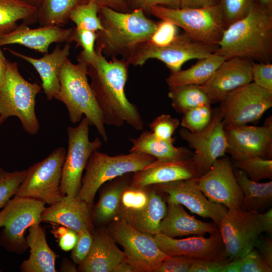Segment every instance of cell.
<instances>
[{
    "label": "cell",
    "mask_w": 272,
    "mask_h": 272,
    "mask_svg": "<svg viewBox=\"0 0 272 272\" xmlns=\"http://www.w3.org/2000/svg\"><path fill=\"white\" fill-rule=\"evenodd\" d=\"M88 65V77L105 124L119 127L126 123L137 130L143 129L144 122L137 105L125 93L129 63L122 58L107 60L100 50Z\"/></svg>",
    "instance_id": "1"
},
{
    "label": "cell",
    "mask_w": 272,
    "mask_h": 272,
    "mask_svg": "<svg viewBox=\"0 0 272 272\" xmlns=\"http://www.w3.org/2000/svg\"><path fill=\"white\" fill-rule=\"evenodd\" d=\"M215 52L225 59L238 57L253 61L272 59V11L256 0L247 15L225 29Z\"/></svg>",
    "instance_id": "2"
},
{
    "label": "cell",
    "mask_w": 272,
    "mask_h": 272,
    "mask_svg": "<svg viewBox=\"0 0 272 272\" xmlns=\"http://www.w3.org/2000/svg\"><path fill=\"white\" fill-rule=\"evenodd\" d=\"M98 16L103 30L96 32L95 49L100 50L106 57L120 56L124 59L139 45L149 40L158 22L140 9L122 13L100 7Z\"/></svg>",
    "instance_id": "3"
},
{
    "label": "cell",
    "mask_w": 272,
    "mask_h": 272,
    "mask_svg": "<svg viewBox=\"0 0 272 272\" xmlns=\"http://www.w3.org/2000/svg\"><path fill=\"white\" fill-rule=\"evenodd\" d=\"M59 89L54 99L66 106L70 120L77 123L84 115L90 125L94 126L104 142L108 135L103 115L88 79V65L73 63L68 58L59 73Z\"/></svg>",
    "instance_id": "4"
},
{
    "label": "cell",
    "mask_w": 272,
    "mask_h": 272,
    "mask_svg": "<svg viewBox=\"0 0 272 272\" xmlns=\"http://www.w3.org/2000/svg\"><path fill=\"white\" fill-rule=\"evenodd\" d=\"M156 159L150 155L137 152L109 156L95 150L86 164L77 196L91 206L97 191L106 182L141 170Z\"/></svg>",
    "instance_id": "5"
},
{
    "label": "cell",
    "mask_w": 272,
    "mask_h": 272,
    "mask_svg": "<svg viewBox=\"0 0 272 272\" xmlns=\"http://www.w3.org/2000/svg\"><path fill=\"white\" fill-rule=\"evenodd\" d=\"M42 88L21 75L16 62L7 61L5 80L0 86V116L7 120L17 117L23 128L34 135L40 129L35 112L36 97Z\"/></svg>",
    "instance_id": "6"
},
{
    "label": "cell",
    "mask_w": 272,
    "mask_h": 272,
    "mask_svg": "<svg viewBox=\"0 0 272 272\" xmlns=\"http://www.w3.org/2000/svg\"><path fill=\"white\" fill-rule=\"evenodd\" d=\"M151 15L181 27L192 39L202 43L218 45L227 27L218 4L203 8L153 7Z\"/></svg>",
    "instance_id": "7"
},
{
    "label": "cell",
    "mask_w": 272,
    "mask_h": 272,
    "mask_svg": "<svg viewBox=\"0 0 272 272\" xmlns=\"http://www.w3.org/2000/svg\"><path fill=\"white\" fill-rule=\"evenodd\" d=\"M45 204L34 199L14 196L0 211V246L6 250L21 254L28 247L26 230L41 223Z\"/></svg>",
    "instance_id": "8"
},
{
    "label": "cell",
    "mask_w": 272,
    "mask_h": 272,
    "mask_svg": "<svg viewBox=\"0 0 272 272\" xmlns=\"http://www.w3.org/2000/svg\"><path fill=\"white\" fill-rule=\"evenodd\" d=\"M66 151L63 147L53 150L43 160L27 170L26 176L14 196L34 199L49 206L64 195L60 184Z\"/></svg>",
    "instance_id": "9"
},
{
    "label": "cell",
    "mask_w": 272,
    "mask_h": 272,
    "mask_svg": "<svg viewBox=\"0 0 272 272\" xmlns=\"http://www.w3.org/2000/svg\"><path fill=\"white\" fill-rule=\"evenodd\" d=\"M218 48V45L196 41L183 33L178 34L173 41L164 46H155L145 42L134 49L125 60L129 65L142 66L148 60L157 59L163 62L170 73H174L181 70L187 61L207 57Z\"/></svg>",
    "instance_id": "10"
},
{
    "label": "cell",
    "mask_w": 272,
    "mask_h": 272,
    "mask_svg": "<svg viewBox=\"0 0 272 272\" xmlns=\"http://www.w3.org/2000/svg\"><path fill=\"white\" fill-rule=\"evenodd\" d=\"M107 230L123 247L126 261L138 272H155L170 256L160 249L153 235L136 229L123 220L114 219Z\"/></svg>",
    "instance_id": "11"
},
{
    "label": "cell",
    "mask_w": 272,
    "mask_h": 272,
    "mask_svg": "<svg viewBox=\"0 0 272 272\" xmlns=\"http://www.w3.org/2000/svg\"><path fill=\"white\" fill-rule=\"evenodd\" d=\"M89 126L84 117L77 126H69L67 128L68 148L62 168L60 184L64 195H78L87 161L92 153L102 145L98 137L92 141L90 140Z\"/></svg>",
    "instance_id": "12"
},
{
    "label": "cell",
    "mask_w": 272,
    "mask_h": 272,
    "mask_svg": "<svg viewBox=\"0 0 272 272\" xmlns=\"http://www.w3.org/2000/svg\"><path fill=\"white\" fill-rule=\"evenodd\" d=\"M257 212L242 207L228 210L219 230L229 261L243 257L255 248L263 232Z\"/></svg>",
    "instance_id": "13"
},
{
    "label": "cell",
    "mask_w": 272,
    "mask_h": 272,
    "mask_svg": "<svg viewBox=\"0 0 272 272\" xmlns=\"http://www.w3.org/2000/svg\"><path fill=\"white\" fill-rule=\"evenodd\" d=\"M218 110L225 126L247 124L258 121L272 107V92L253 82L229 94Z\"/></svg>",
    "instance_id": "14"
},
{
    "label": "cell",
    "mask_w": 272,
    "mask_h": 272,
    "mask_svg": "<svg viewBox=\"0 0 272 272\" xmlns=\"http://www.w3.org/2000/svg\"><path fill=\"white\" fill-rule=\"evenodd\" d=\"M193 180L195 186L210 201L228 209L241 207L243 194L232 165L226 157L217 160L206 173Z\"/></svg>",
    "instance_id": "15"
},
{
    "label": "cell",
    "mask_w": 272,
    "mask_h": 272,
    "mask_svg": "<svg viewBox=\"0 0 272 272\" xmlns=\"http://www.w3.org/2000/svg\"><path fill=\"white\" fill-rule=\"evenodd\" d=\"M179 134L194 150L192 158L199 175L206 173L217 160L225 157L228 142L218 109L214 111L211 123L203 130L191 132L182 127Z\"/></svg>",
    "instance_id": "16"
},
{
    "label": "cell",
    "mask_w": 272,
    "mask_h": 272,
    "mask_svg": "<svg viewBox=\"0 0 272 272\" xmlns=\"http://www.w3.org/2000/svg\"><path fill=\"white\" fill-rule=\"evenodd\" d=\"M228 142L227 153L235 161L260 157L272 158V117L263 125L248 124L225 126Z\"/></svg>",
    "instance_id": "17"
},
{
    "label": "cell",
    "mask_w": 272,
    "mask_h": 272,
    "mask_svg": "<svg viewBox=\"0 0 272 272\" xmlns=\"http://www.w3.org/2000/svg\"><path fill=\"white\" fill-rule=\"evenodd\" d=\"M210 236L196 235L176 239L161 233L153 235L158 247L169 256L183 255L194 259L228 262L219 230Z\"/></svg>",
    "instance_id": "18"
},
{
    "label": "cell",
    "mask_w": 272,
    "mask_h": 272,
    "mask_svg": "<svg viewBox=\"0 0 272 272\" xmlns=\"http://www.w3.org/2000/svg\"><path fill=\"white\" fill-rule=\"evenodd\" d=\"M193 179L152 186L159 192L167 195L166 200L180 204L202 218L211 219L219 229L228 209L223 205L210 201L195 186Z\"/></svg>",
    "instance_id": "19"
},
{
    "label": "cell",
    "mask_w": 272,
    "mask_h": 272,
    "mask_svg": "<svg viewBox=\"0 0 272 272\" xmlns=\"http://www.w3.org/2000/svg\"><path fill=\"white\" fill-rule=\"evenodd\" d=\"M252 60L241 57L225 60L211 77L200 86L211 103L221 102L233 91L252 82Z\"/></svg>",
    "instance_id": "20"
},
{
    "label": "cell",
    "mask_w": 272,
    "mask_h": 272,
    "mask_svg": "<svg viewBox=\"0 0 272 272\" xmlns=\"http://www.w3.org/2000/svg\"><path fill=\"white\" fill-rule=\"evenodd\" d=\"M199 176L192 157L165 161L156 159L145 168L134 172L129 185L144 187Z\"/></svg>",
    "instance_id": "21"
},
{
    "label": "cell",
    "mask_w": 272,
    "mask_h": 272,
    "mask_svg": "<svg viewBox=\"0 0 272 272\" xmlns=\"http://www.w3.org/2000/svg\"><path fill=\"white\" fill-rule=\"evenodd\" d=\"M73 29L56 25L32 29L23 23L11 32L0 36V46L16 44L47 53L50 45L53 43H70Z\"/></svg>",
    "instance_id": "22"
},
{
    "label": "cell",
    "mask_w": 272,
    "mask_h": 272,
    "mask_svg": "<svg viewBox=\"0 0 272 272\" xmlns=\"http://www.w3.org/2000/svg\"><path fill=\"white\" fill-rule=\"evenodd\" d=\"M91 207L77 196L66 195L58 202L44 208L41 222L65 226L77 233L84 229L93 232Z\"/></svg>",
    "instance_id": "23"
},
{
    "label": "cell",
    "mask_w": 272,
    "mask_h": 272,
    "mask_svg": "<svg viewBox=\"0 0 272 272\" xmlns=\"http://www.w3.org/2000/svg\"><path fill=\"white\" fill-rule=\"evenodd\" d=\"M90 251L77 271L83 272H112L115 267L126 260L124 252L107 230L100 229L93 233Z\"/></svg>",
    "instance_id": "24"
},
{
    "label": "cell",
    "mask_w": 272,
    "mask_h": 272,
    "mask_svg": "<svg viewBox=\"0 0 272 272\" xmlns=\"http://www.w3.org/2000/svg\"><path fill=\"white\" fill-rule=\"evenodd\" d=\"M12 54L31 64L38 73L41 82V88L48 100H51L57 94L60 84V69L68 58L71 45L66 43L62 48L57 46L50 53H45L41 58H34L10 48H5Z\"/></svg>",
    "instance_id": "25"
},
{
    "label": "cell",
    "mask_w": 272,
    "mask_h": 272,
    "mask_svg": "<svg viewBox=\"0 0 272 272\" xmlns=\"http://www.w3.org/2000/svg\"><path fill=\"white\" fill-rule=\"evenodd\" d=\"M166 201L167 212L161 223L159 233L176 238L210 234L219 229L213 222H205L189 215L182 205L169 200Z\"/></svg>",
    "instance_id": "26"
},
{
    "label": "cell",
    "mask_w": 272,
    "mask_h": 272,
    "mask_svg": "<svg viewBox=\"0 0 272 272\" xmlns=\"http://www.w3.org/2000/svg\"><path fill=\"white\" fill-rule=\"evenodd\" d=\"M26 237L30 255L22 262L23 272H56L55 262L58 256L49 246L45 229L40 224L28 229Z\"/></svg>",
    "instance_id": "27"
},
{
    "label": "cell",
    "mask_w": 272,
    "mask_h": 272,
    "mask_svg": "<svg viewBox=\"0 0 272 272\" xmlns=\"http://www.w3.org/2000/svg\"><path fill=\"white\" fill-rule=\"evenodd\" d=\"M129 140L132 143L129 152H137L148 154L158 161L191 158L193 154L185 147L174 146V142L157 138L151 131H144L139 137Z\"/></svg>",
    "instance_id": "28"
},
{
    "label": "cell",
    "mask_w": 272,
    "mask_h": 272,
    "mask_svg": "<svg viewBox=\"0 0 272 272\" xmlns=\"http://www.w3.org/2000/svg\"><path fill=\"white\" fill-rule=\"evenodd\" d=\"M226 60L215 53L207 57L199 59L189 68L170 73L166 82L169 88L194 85L201 86L207 82L220 65Z\"/></svg>",
    "instance_id": "29"
},
{
    "label": "cell",
    "mask_w": 272,
    "mask_h": 272,
    "mask_svg": "<svg viewBox=\"0 0 272 272\" xmlns=\"http://www.w3.org/2000/svg\"><path fill=\"white\" fill-rule=\"evenodd\" d=\"M234 174L244 196L241 207L258 212L271 205V181L262 183L252 181L240 169L235 170Z\"/></svg>",
    "instance_id": "30"
},
{
    "label": "cell",
    "mask_w": 272,
    "mask_h": 272,
    "mask_svg": "<svg viewBox=\"0 0 272 272\" xmlns=\"http://www.w3.org/2000/svg\"><path fill=\"white\" fill-rule=\"evenodd\" d=\"M37 11L35 6L27 2L0 0V36L15 29L19 20L27 24L35 23Z\"/></svg>",
    "instance_id": "31"
},
{
    "label": "cell",
    "mask_w": 272,
    "mask_h": 272,
    "mask_svg": "<svg viewBox=\"0 0 272 272\" xmlns=\"http://www.w3.org/2000/svg\"><path fill=\"white\" fill-rule=\"evenodd\" d=\"M151 186L138 187L129 183L123 189L116 218L132 225L143 213L148 203Z\"/></svg>",
    "instance_id": "32"
},
{
    "label": "cell",
    "mask_w": 272,
    "mask_h": 272,
    "mask_svg": "<svg viewBox=\"0 0 272 272\" xmlns=\"http://www.w3.org/2000/svg\"><path fill=\"white\" fill-rule=\"evenodd\" d=\"M126 174L117 177L101 194L92 215L94 222L104 224L115 219L121 193L130 182Z\"/></svg>",
    "instance_id": "33"
},
{
    "label": "cell",
    "mask_w": 272,
    "mask_h": 272,
    "mask_svg": "<svg viewBox=\"0 0 272 272\" xmlns=\"http://www.w3.org/2000/svg\"><path fill=\"white\" fill-rule=\"evenodd\" d=\"M88 0H40L37 8V21L41 26H60L69 20V15L78 5Z\"/></svg>",
    "instance_id": "34"
},
{
    "label": "cell",
    "mask_w": 272,
    "mask_h": 272,
    "mask_svg": "<svg viewBox=\"0 0 272 272\" xmlns=\"http://www.w3.org/2000/svg\"><path fill=\"white\" fill-rule=\"evenodd\" d=\"M167 212V205L165 200L158 191L152 187L146 208L132 226L141 232L152 235L159 233L161 223Z\"/></svg>",
    "instance_id": "35"
},
{
    "label": "cell",
    "mask_w": 272,
    "mask_h": 272,
    "mask_svg": "<svg viewBox=\"0 0 272 272\" xmlns=\"http://www.w3.org/2000/svg\"><path fill=\"white\" fill-rule=\"evenodd\" d=\"M168 97L173 108L179 113L200 105L211 104L206 93L200 86L188 85L169 88Z\"/></svg>",
    "instance_id": "36"
},
{
    "label": "cell",
    "mask_w": 272,
    "mask_h": 272,
    "mask_svg": "<svg viewBox=\"0 0 272 272\" xmlns=\"http://www.w3.org/2000/svg\"><path fill=\"white\" fill-rule=\"evenodd\" d=\"M99 7L92 1L80 4L69 15V20L73 22L76 27L94 32L103 30L98 16Z\"/></svg>",
    "instance_id": "37"
},
{
    "label": "cell",
    "mask_w": 272,
    "mask_h": 272,
    "mask_svg": "<svg viewBox=\"0 0 272 272\" xmlns=\"http://www.w3.org/2000/svg\"><path fill=\"white\" fill-rule=\"evenodd\" d=\"M235 165L252 181L259 182L264 179L272 178L271 159L252 157L235 161Z\"/></svg>",
    "instance_id": "38"
},
{
    "label": "cell",
    "mask_w": 272,
    "mask_h": 272,
    "mask_svg": "<svg viewBox=\"0 0 272 272\" xmlns=\"http://www.w3.org/2000/svg\"><path fill=\"white\" fill-rule=\"evenodd\" d=\"M96 38V32L76 27L73 28L70 43L75 42L76 46H80L82 49L77 57L79 62H83L88 65L95 59L97 55L95 49Z\"/></svg>",
    "instance_id": "39"
},
{
    "label": "cell",
    "mask_w": 272,
    "mask_h": 272,
    "mask_svg": "<svg viewBox=\"0 0 272 272\" xmlns=\"http://www.w3.org/2000/svg\"><path fill=\"white\" fill-rule=\"evenodd\" d=\"M211 105H200L183 113L180 123L182 127L191 132L205 129L211 123L214 114Z\"/></svg>",
    "instance_id": "40"
},
{
    "label": "cell",
    "mask_w": 272,
    "mask_h": 272,
    "mask_svg": "<svg viewBox=\"0 0 272 272\" xmlns=\"http://www.w3.org/2000/svg\"><path fill=\"white\" fill-rule=\"evenodd\" d=\"M26 172V169L9 172L0 168V209L15 195Z\"/></svg>",
    "instance_id": "41"
},
{
    "label": "cell",
    "mask_w": 272,
    "mask_h": 272,
    "mask_svg": "<svg viewBox=\"0 0 272 272\" xmlns=\"http://www.w3.org/2000/svg\"><path fill=\"white\" fill-rule=\"evenodd\" d=\"M256 0H219L226 27L244 18Z\"/></svg>",
    "instance_id": "42"
},
{
    "label": "cell",
    "mask_w": 272,
    "mask_h": 272,
    "mask_svg": "<svg viewBox=\"0 0 272 272\" xmlns=\"http://www.w3.org/2000/svg\"><path fill=\"white\" fill-rule=\"evenodd\" d=\"M180 125L179 120L169 114H162L149 124L153 134L158 139L175 142L172 136Z\"/></svg>",
    "instance_id": "43"
},
{
    "label": "cell",
    "mask_w": 272,
    "mask_h": 272,
    "mask_svg": "<svg viewBox=\"0 0 272 272\" xmlns=\"http://www.w3.org/2000/svg\"><path fill=\"white\" fill-rule=\"evenodd\" d=\"M178 27L167 21L158 22L157 28L147 42L154 46L161 47L173 41L178 35Z\"/></svg>",
    "instance_id": "44"
},
{
    "label": "cell",
    "mask_w": 272,
    "mask_h": 272,
    "mask_svg": "<svg viewBox=\"0 0 272 272\" xmlns=\"http://www.w3.org/2000/svg\"><path fill=\"white\" fill-rule=\"evenodd\" d=\"M93 232L84 229L78 233V240L72 249L71 258L78 265L81 264L89 253L93 243Z\"/></svg>",
    "instance_id": "45"
},
{
    "label": "cell",
    "mask_w": 272,
    "mask_h": 272,
    "mask_svg": "<svg viewBox=\"0 0 272 272\" xmlns=\"http://www.w3.org/2000/svg\"><path fill=\"white\" fill-rule=\"evenodd\" d=\"M252 82L272 92V64L270 62H252Z\"/></svg>",
    "instance_id": "46"
},
{
    "label": "cell",
    "mask_w": 272,
    "mask_h": 272,
    "mask_svg": "<svg viewBox=\"0 0 272 272\" xmlns=\"http://www.w3.org/2000/svg\"><path fill=\"white\" fill-rule=\"evenodd\" d=\"M125 3L131 12L140 9L145 14L149 17L151 15L152 9L157 6H161L170 8H180V0H125Z\"/></svg>",
    "instance_id": "47"
},
{
    "label": "cell",
    "mask_w": 272,
    "mask_h": 272,
    "mask_svg": "<svg viewBox=\"0 0 272 272\" xmlns=\"http://www.w3.org/2000/svg\"><path fill=\"white\" fill-rule=\"evenodd\" d=\"M241 259L240 272H271L272 267L269 266L262 256L253 249Z\"/></svg>",
    "instance_id": "48"
},
{
    "label": "cell",
    "mask_w": 272,
    "mask_h": 272,
    "mask_svg": "<svg viewBox=\"0 0 272 272\" xmlns=\"http://www.w3.org/2000/svg\"><path fill=\"white\" fill-rule=\"evenodd\" d=\"M51 232L62 250L69 251L75 247L78 240V233L75 230L62 225L53 226Z\"/></svg>",
    "instance_id": "49"
},
{
    "label": "cell",
    "mask_w": 272,
    "mask_h": 272,
    "mask_svg": "<svg viewBox=\"0 0 272 272\" xmlns=\"http://www.w3.org/2000/svg\"><path fill=\"white\" fill-rule=\"evenodd\" d=\"M194 258L183 255L170 256L155 272H187Z\"/></svg>",
    "instance_id": "50"
},
{
    "label": "cell",
    "mask_w": 272,
    "mask_h": 272,
    "mask_svg": "<svg viewBox=\"0 0 272 272\" xmlns=\"http://www.w3.org/2000/svg\"><path fill=\"white\" fill-rule=\"evenodd\" d=\"M225 263L214 260L194 259L188 272H222Z\"/></svg>",
    "instance_id": "51"
},
{
    "label": "cell",
    "mask_w": 272,
    "mask_h": 272,
    "mask_svg": "<svg viewBox=\"0 0 272 272\" xmlns=\"http://www.w3.org/2000/svg\"><path fill=\"white\" fill-rule=\"evenodd\" d=\"M260 255L267 264L272 267V240L271 238L262 237L259 239L255 245Z\"/></svg>",
    "instance_id": "52"
},
{
    "label": "cell",
    "mask_w": 272,
    "mask_h": 272,
    "mask_svg": "<svg viewBox=\"0 0 272 272\" xmlns=\"http://www.w3.org/2000/svg\"><path fill=\"white\" fill-rule=\"evenodd\" d=\"M92 1L100 7H107L115 11L122 12H131L125 0H88Z\"/></svg>",
    "instance_id": "53"
},
{
    "label": "cell",
    "mask_w": 272,
    "mask_h": 272,
    "mask_svg": "<svg viewBox=\"0 0 272 272\" xmlns=\"http://www.w3.org/2000/svg\"><path fill=\"white\" fill-rule=\"evenodd\" d=\"M258 219L263 232H272V209L270 208L264 213L257 212Z\"/></svg>",
    "instance_id": "54"
},
{
    "label": "cell",
    "mask_w": 272,
    "mask_h": 272,
    "mask_svg": "<svg viewBox=\"0 0 272 272\" xmlns=\"http://www.w3.org/2000/svg\"><path fill=\"white\" fill-rule=\"evenodd\" d=\"M180 8H203L218 4L219 0H180Z\"/></svg>",
    "instance_id": "55"
},
{
    "label": "cell",
    "mask_w": 272,
    "mask_h": 272,
    "mask_svg": "<svg viewBox=\"0 0 272 272\" xmlns=\"http://www.w3.org/2000/svg\"><path fill=\"white\" fill-rule=\"evenodd\" d=\"M241 267V258L233 260L225 263L222 272H240Z\"/></svg>",
    "instance_id": "56"
},
{
    "label": "cell",
    "mask_w": 272,
    "mask_h": 272,
    "mask_svg": "<svg viewBox=\"0 0 272 272\" xmlns=\"http://www.w3.org/2000/svg\"><path fill=\"white\" fill-rule=\"evenodd\" d=\"M8 60L5 57L0 46V86L2 85L7 68Z\"/></svg>",
    "instance_id": "57"
},
{
    "label": "cell",
    "mask_w": 272,
    "mask_h": 272,
    "mask_svg": "<svg viewBox=\"0 0 272 272\" xmlns=\"http://www.w3.org/2000/svg\"><path fill=\"white\" fill-rule=\"evenodd\" d=\"M112 272H138L136 269L126 260L123 261L113 269Z\"/></svg>",
    "instance_id": "58"
},
{
    "label": "cell",
    "mask_w": 272,
    "mask_h": 272,
    "mask_svg": "<svg viewBox=\"0 0 272 272\" xmlns=\"http://www.w3.org/2000/svg\"><path fill=\"white\" fill-rule=\"evenodd\" d=\"M61 270L63 271H77V269L76 268L75 265L70 261H67V260L63 261Z\"/></svg>",
    "instance_id": "59"
},
{
    "label": "cell",
    "mask_w": 272,
    "mask_h": 272,
    "mask_svg": "<svg viewBox=\"0 0 272 272\" xmlns=\"http://www.w3.org/2000/svg\"><path fill=\"white\" fill-rule=\"evenodd\" d=\"M266 9L272 11V0H258Z\"/></svg>",
    "instance_id": "60"
},
{
    "label": "cell",
    "mask_w": 272,
    "mask_h": 272,
    "mask_svg": "<svg viewBox=\"0 0 272 272\" xmlns=\"http://www.w3.org/2000/svg\"><path fill=\"white\" fill-rule=\"evenodd\" d=\"M40 0H31V4L38 8L40 4Z\"/></svg>",
    "instance_id": "61"
},
{
    "label": "cell",
    "mask_w": 272,
    "mask_h": 272,
    "mask_svg": "<svg viewBox=\"0 0 272 272\" xmlns=\"http://www.w3.org/2000/svg\"><path fill=\"white\" fill-rule=\"evenodd\" d=\"M5 120H6L0 116V126Z\"/></svg>",
    "instance_id": "62"
},
{
    "label": "cell",
    "mask_w": 272,
    "mask_h": 272,
    "mask_svg": "<svg viewBox=\"0 0 272 272\" xmlns=\"http://www.w3.org/2000/svg\"><path fill=\"white\" fill-rule=\"evenodd\" d=\"M19 1L27 2L29 3L30 4H31V0H19Z\"/></svg>",
    "instance_id": "63"
},
{
    "label": "cell",
    "mask_w": 272,
    "mask_h": 272,
    "mask_svg": "<svg viewBox=\"0 0 272 272\" xmlns=\"http://www.w3.org/2000/svg\"><path fill=\"white\" fill-rule=\"evenodd\" d=\"M0 271H1V270H0Z\"/></svg>",
    "instance_id": "64"
}]
</instances>
